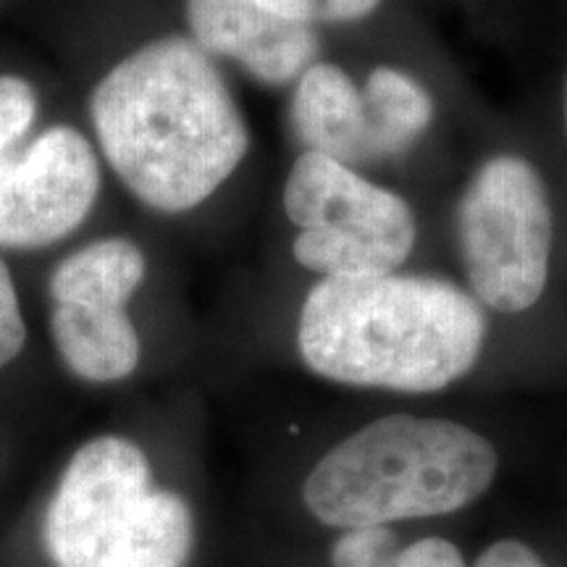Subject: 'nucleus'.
Here are the masks:
<instances>
[{
	"mask_svg": "<svg viewBox=\"0 0 567 567\" xmlns=\"http://www.w3.org/2000/svg\"><path fill=\"white\" fill-rule=\"evenodd\" d=\"M90 113L113 172L161 213L208 200L250 147L229 87L187 38L126 55L92 90Z\"/></svg>",
	"mask_w": 567,
	"mask_h": 567,
	"instance_id": "nucleus-1",
	"label": "nucleus"
},
{
	"mask_svg": "<svg viewBox=\"0 0 567 567\" xmlns=\"http://www.w3.org/2000/svg\"><path fill=\"white\" fill-rule=\"evenodd\" d=\"M101 193V166L71 126H51L0 155V247L38 250L80 229Z\"/></svg>",
	"mask_w": 567,
	"mask_h": 567,
	"instance_id": "nucleus-7",
	"label": "nucleus"
},
{
	"mask_svg": "<svg viewBox=\"0 0 567 567\" xmlns=\"http://www.w3.org/2000/svg\"><path fill=\"white\" fill-rule=\"evenodd\" d=\"M51 329L69 371L92 384H111L140 363V337L122 305L53 302Z\"/></svg>",
	"mask_w": 567,
	"mask_h": 567,
	"instance_id": "nucleus-10",
	"label": "nucleus"
},
{
	"mask_svg": "<svg viewBox=\"0 0 567 567\" xmlns=\"http://www.w3.org/2000/svg\"><path fill=\"white\" fill-rule=\"evenodd\" d=\"M284 210L300 229L297 264L323 279L394 274L413 252L410 205L329 155L305 151L295 161Z\"/></svg>",
	"mask_w": 567,
	"mask_h": 567,
	"instance_id": "nucleus-5",
	"label": "nucleus"
},
{
	"mask_svg": "<svg viewBox=\"0 0 567 567\" xmlns=\"http://www.w3.org/2000/svg\"><path fill=\"white\" fill-rule=\"evenodd\" d=\"M565 126H567V82H565Z\"/></svg>",
	"mask_w": 567,
	"mask_h": 567,
	"instance_id": "nucleus-18",
	"label": "nucleus"
},
{
	"mask_svg": "<svg viewBox=\"0 0 567 567\" xmlns=\"http://www.w3.org/2000/svg\"><path fill=\"white\" fill-rule=\"evenodd\" d=\"M193 42L203 53L239 61L258 82L281 87L313 66V27L266 11L255 0H187Z\"/></svg>",
	"mask_w": 567,
	"mask_h": 567,
	"instance_id": "nucleus-8",
	"label": "nucleus"
},
{
	"mask_svg": "<svg viewBox=\"0 0 567 567\" xmlns=\"http://www.w3.org/2000/svg\"><path fill=\"white\" fill-rule=\"evenodd\" d=\"M457 237L473 295L499 313L534 308L549 279L555 213L528 161L496 155L467 184Z\"/></svg>",
	"mask_w": 567,
	"mask_h": 567,
	"instance_id": "nucleus-6",
	"label": "nucleus"
},
{
	"mask_svg": "<svg viewBox=\"0 0 567 567\" xmlns=\"http://www.w3.org/2000/svg\"><path fill=\"white\" fill-rule=\"evenodd\" d=\"M38 97L30 82L19 76H0V155L21 140L34 122Z\"/></svg>",
	"mask_w": 567,
	"mask_h": 567,
	"instance_id": "nucleus-15",
	"label": "nucleus"
},
{
	"mask_svg": "<svg viewBox=\"0 0 567 567\" xmlns=\"http://www.w3.org/2000/svg\"><path fill=\"white\" fill-rule=\"evenodd\" d=\"M292 124L310 153L329 155L344 166L365 161L363 92L334 63H313L302 71Z\"/></svg>",
	"mask_w": 567,
	"mask_h": 567,
	"instance_id": "nucleus-9",
	"label": "nucleus"
},
{
	"mask_svg": "<svg viewBox=\"0 0 567 567\" xmlns=\"http://www.w3.org/2000/svg\"><path fill=\"white\" fill-rule=\"evenodd\" d=\"M145 279V255L130 239H101L61 260L51 276L53 302L124 305Z\"/></svg>",
	"mask_w": 567,
	"mask_h": 567,
	"instance_id": "nucleus-12",
	"label": "nucleus"
},
{
	"mask_svg": "<svg viewBox=\"0 0 567 567\" xmlns=\"http://www.w3.org/2000/svg\"><path fill=\"white\" fill-rule=\"evenodd\" d=\"M473 567H547L538 559V555L523 542L515 538H505L488 547L484 555L476 559Z\"/></svg>",
	"mask_w": 567,
	"mask_h": 567,
	"instance_id": "nucleus-17",
	"label": "nucleus"
},
{
	"mask_svg": "<svg viewBox=\"0 0 567 567\" xmlns=\"http://www.w3.org/2000/svg\"><path fill=\"white\" fill-rule=\"evenodd\" d=\"M266 11L297 24H339L371 17L381 0H255Z\"/></svg>",
	"mask_w": 567,
	"mask_h": 567,
	"instance_id": "nucleus-14",
	"label": "nucleus"
},
{
	"mask_svg": "<svg viewBox=\"0 0 567 567\" xmlns=\"http://www.w3.org/2000/svg\"><path fill=\"white\" fill-rule=\"evenodd\" d=\"M27 342V326L21 318L17 287L0 260V368H6L13 358L21 352V347Z\"/></svg>",
	"mask_w": 567,
	"mask_h": 567,
	"instance_id": "nucleus-16",
	"label": "nucleus"
},
{
	"mask_svg": "<svg viewBox=\"0 0 567 567\" xmlns=\"http://www.w3.org/2000/svg\"><path fill=\"white\" fill-rule=\"evenodd\" d=\"M365 103V161L392 158L421 140L434 118L429 90L405 71L379 66L368 76Z\"/></svg>",
	"mask_w": 567,
	"mask_h": 567,
	"instance_id": "nucleus-11",
	"label": "nucleus"
},
{
	"mask_svg": "<svg viewBox=\"0 0 567 567\" xmlns=\"http://www.w3.org/2000/svg\"><path fill=\"white\" fill-rule=\"evenodd\" d=\"M494 444L442 417L386 415L318 460L302 499L334 528H373L463 509L492 486Z\"/></svg>",
	"mask_w": 567,
	"mask_h": 567,
	"instance_id": "nucleus-3",
	"label": "nucleus"
},
{
	"mask_svg": "<svg viewBox=\"0 0 567 567\" xmlns=\"http://www.w3.org/2000/svg\"><path fill=\"white\" fill-rule=\"evenodd\" d=\"M331 567H467L460 549L446 538H421L396 549L386 526L350 528L331 549Z\"/></svg>",
	"mask_w": 567,
	"mask_h": 567,
	"instance_id": "nucleus-13",
	"label": "nucleus"
},
{
	"mask_svg": "<svg viewBox=\"0 0 567 567\" xmlns=\"http://www.w3.org/2000/svg\"><path fill=\"white\" fill-rule=\"evenodd\" d=\"M45 544L59 567H182L193 513L153 486L137 444L101 436L71 457L48 507Z\"/></svg>",
	"mask_w": 567,
	"mask_h": 567,
	"instance_id": "nucleus-4",
	"label": "nucleus"
},
{
	"mask_svg": "<svg viewBox=\"0 0 567 567\" xmlns=\"http://www.w3.org/2000/svg\"><path fill=\"white\" fill-rule=\"evenodd\" d=\"M484 337L481 305L434 276L321 279L297 323L305 365L321 379L410 394L463 379Z\"/></svg>",
	"mask_w": 567,
	"mask_h": 567,
	"instance_id": "nucleus-2",
	"label": "nucleus"
}]
</instances>
